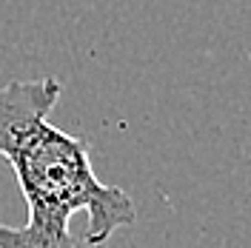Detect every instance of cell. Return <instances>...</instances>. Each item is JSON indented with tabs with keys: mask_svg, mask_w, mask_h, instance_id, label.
Segmentation results:
<instances>
[{
	"mask_svg": "<svg viewBox=\"0 0 251 248\" xmlns=\"http://www.w3.org/2000/svg\"><path fill=\"white\" fill-rule=\"evenodd\" d=\"M60 94L57 77L0 86V157L12 166L29 205L23 225L0 223V248H80L69 231L77 211L89 217L83 243L92 248L137 223L134 200L94 174L92 146L49 120Z\"/></svg>",
	"mask_w": 251,
	"mask_h": 248,
	"instance_id": "obj_1",
	"label": "cell"
}]
</instances>
